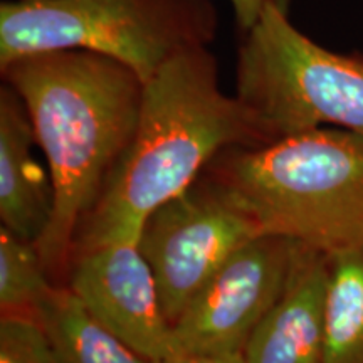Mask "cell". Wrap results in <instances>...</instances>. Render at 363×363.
I'll list each match as a JSON object with an SVG mask.
<instances>
[{"instance_id":"9","label":"cell","mask_w":363,"mask_h":363,"mask_svg":"<svg viewBox=\"0 0 363 363\" xmlns=\"http://www.w3.org/2000/svg\"><path fill=\"white\" fill-rule=\"evenodd\" d=\"M330 256L299 246L284 293L244 348L249 363H325Z\"/></svg>"},{"instance_id":"6","label":"cell","mask_w":363,"mask_h":363,"mask_svg":"<svg viewBox=\"0 0 363 363\" xmlns=\"http://www.w3.org/2000/svg\"><path fill=\"white\" fill-rule=\"evenodd\" d=\"M261 234L246 208L207 172L145 219L136 244L170 326L217 269Z\"/></svg>"},{"instance_id":"11","label":"cell","mask_w":363,"mask_h":363,"mask_svg":"<svg viewBox=\"0 0 363 363\" xmlns=\"http://www.w3.org/2000/svg\"><path fill=\"white\" fill-rule=\"evenodd\" d=\"M38 321L54 363H162L143 357L99 323L66 284H56Z\"/></svg>"},{"instance_id":"12","label":"cell","mask_w":363,"mask_h":363,"mask_svg":"<svg viewBox=\"0 0 363 363\" xmlns=\"http://www.w3.org/2000/svg\"><path fill=\"white\" fill-rule=\"evenodd\" d=\"M325 363H363V246L330 256Z\"/></svg>"},{"instance_id":"16","label":"cell","mask_w":363,"mask_h":363,"mask_svg":"<svg viewBox=\"0 0 363 363\" xmlns=\"http://www.w3.org/2000/svg\"><path fill=\"white\" fill-rule=\"evenodd\" d=\"M163 363H249L244 353H172Z\"/></svg>"},{"instance_id":"2","label":"cell","mask_w":363,"mask_h":363,"mask_svg":"<svg viewBox=\"0 0 363 363\" xmlns=\"http://www.w3.org/2000/svg\"><path fill=\"white\" fill-rule=\"evenodd\" d=\"M269 143L238 96L219 88L208 45L182 51L145 83L138 123L74 249L136 242L147 217L189 189L222 150Z\"/></svg>"},{"instance_id":"10","label":"cell","mask_w":363,"mask_h":363,"mask_svg":"<svg viewBox=\"0 0 363 363\" xmlns=\"http://www.w3.org/2000/svg\"><path fill=\"white\" fill-rule=\"evenodd\" d=\"M35 131L24 101L7 83L0 88V219L21 239L38 242L52 217L49 170L34 157Z\"/></svg>"},{"instance_id":"1","label":"cell","mask_w":363,"mask_h":363,"mask_svg":"<svg viewBox=\"0 0 363 363\" xmlns=\"http://www.w3.org/2000/svg\"><path fill=\"white\" fill-rule=\"evenodd\" d=\"M0 71L29 111L52 182V217L35 246L52 279H66L81 222L136 130L145 81L84 49L30 54Z\"/></svg>"},{"instance_id":"7","label":"cell","mask_w":363,"mask_h":363,"mask_svg":"<svg viewBox=\"0 0 363 363\" xmlns=\"http://www.w3.org/2000/svg\"><path fill=\"white\" fill-rule=\"evenodd\" d=\"M299 246L261 234L239 247L172 325L174 353H242L284 293Z\"/></svg>"},{"instance_id":"3","label":"cell","mask_w":363,"mask_h":363,"mask_svg":"<svg viewBox=\"0 0 363 363\" xmlns=\"http://www.w3.org/2000/svg\"><path fill=\"white\" fill-rule=\"evenodd\" d=\"M262 234L328 256L363 246V136L313 128L222 150L206 169Z\"/></svg>"},{"instance_id":"8","label":"cell","mask_w":363,"mask_h":363,"mask_svg":"<svg viewBox=\"0 0 363 363\" xmlns=\"http://www.w3.org/2000/svg\"><path fill=\"white\" fill-rule=\"evenodd\" d=\"M65 284L99 323L143 357L163 363L174 353L155 278L136 242L74 251Z\"/></svg>"},{"instance_id":"13","label":"cell","mask_w":363,"mask_h":363,"mask_svg":"<svg viewBox=\"0 0 363 363\" xmlns=\"http://www.w3.org/2000/svg\"><path fill=\"white\" fill-rule=\"evenodd\" d=\"M38 246L0 229V316L38 321L44 301L56 288Z\"/></svg>"},{"instance_id":"15","label":"cell","mask_w":363,"mask_h":363,"mask_svg":"<svg viewBox=\"0 0 363 363\" xmlns=\"http://www.w3.org/2000/svg\"><path fill=\"white\" fill-rule=\"evenodd\" d=\"M233 6L235 24H238L240 34L251 30L254 24L259 21L262 11L267 4L274 2L286 9H289V0H229Z\"/></svg>"},{"instance_id":"14","label":"cell","mask_w":363,"mask_h":363,"mask_svg":"<svg viewBox=\"0 0 363 363\" xmlns=\"http://www.w3.org/2000/svg\"><path fill=\"white\" fill-rule=\"evenodd\" d=\"M0 363H54L39 321L0 316Z\"/></svg>"},{"instance_id":"4","label":"cell","mask_w":363,"mask_h":363,"mask_svg":"<svg viewBox=\"0 0 363 363\" xmlns=\"http://www.w3.org/2000/svg\"><path fill=\"white\" fill-rule=\"evenodd\" d=\"M219 27L211 0H7L0 4V67L30 54L84 49L130 66L145 83Z\"/></svg>"},{"instance_id":"5","label":"cell","mask_w":363,"mask_h":363,"mask_svg":"<svg viewBox=\"0 0 363 363\" xmlns=\"http://www.w3.org/2000/svg\"><path fill=\"white\" fill-rule=\"evenodd\" d=\"M288 12L267 4L242 33L235 96L269 142L323 125L363 136V56L321 48L299 33Z\"/></svg>"}]
</instances>
